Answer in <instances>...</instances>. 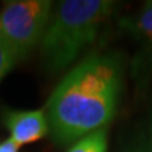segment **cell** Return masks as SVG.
<instances>
[{
	"label": "cell",
	"mask_w": 152,
	"mask_h": 152,
	"mask_svg": "<svg viewBox=\"0 0 152 152\" xmlns=\"http://www.w3.org/2000/svg\"><path fill=\"white\" fill-rule=\"evenodd\" d=\"M121 85V62L115 55L92 54L82 59L58 83L44 109L54 141L68 145L107 128L117 111Z\"/></svg>",
	"instance_id": "1"
},
{
	"label": "cell",
	"mask_w": 152,
	"mask_h": 152,
	"mask_svg": "<svg viewBox=\"0 0 152 152\" xmlns=\"http://www.w3.org/2000/svg\"><path fill=\"white\" fill-rule=\"evenodd\" d=\"M114 7L115 3L110 0L59 1L41 41L45 69L55 75L72 65L82 51L97 38Z\"/></svg>",
	"instance_id": "2"
},
{
	"label": "cell",
	"mask_w": 152,
	"mask_h": 152,
	"mask_svg": "<svg viewBox=\"0 0 152 152\" xmlns=\"http://www.w3.org/2000/svg\"><path fill=\"white\" fill-rule=\"evenodd\" d=\"M55 6L51 0H14L0 10V35L18 58H26L41 44L52 18Z\"/></svg>",
	"instance_id": "3"
},
{
	"label": "cell",
	"mask_w": 152,
	"mask_h": 152,
	"mask_svg": "<svg viewBox=\"0 0 152 152\" xmlns=\"http://www.w3.org/2000/svg\"><path fill=\"white\" fill-rule=\"evenodd\" d=\"M3 123L20 147L39 141L49 132L45 110H4Z\"/></svg>",
	"instance_id": "4"
},
{
	"label": "cell",
	"mask_w": 152,
	"mask_h": 152,
	"mask_svg": "<svg viewBox=\"0 0 152 152\" xmlns=\"http://www.w3.org/2000/svg\"><path fill=\"white\" fill-rule=\"evenodd\" d=\"M128 30L141 44L142 58L140 66L142 72H152V1L142 6L141 11L128 24Z\"/></svg>",
	"instance_id": "5"
},
{
	"label": "cell",
	"mask_w": 152,
	"mask_h": 152,
	"mask_svg": "<svg viewBox=\"0 0 152 152\" xmlns=\"http://www.w3.org/2000/svg\"><path fill=\"white\" fill-rule=\"evenodd\" d=\"M107 135H109L107 128L87 134L83 138L73 142L68 152H107V147H109Z\"/></svg>",
	"instance_id": "6"
},
{
	"label": "cell",
	"mask_w": 152,
	"mask_h": 152,
	"mask_svg": "<svg viewBox=\"0 0 152 152\" xmlns=\"http://www.w3.org/2000/svg\"><path fill=\"white\" fill-rule=\"evenodd\" d=\"M18 61H20V58L16 54V51L0 35V82L14 68V65Z\"/></svg>",
	"instance_id": "7"
},
{
	"label": "cell",
	"mask_w": 152,
	"mask_h": 152,
	"mask_svg": "<svg viewBox=\"0 0 152 152\" xmlns=\"http://www.w3.org/2000/svg\"><path fill=\"white\" fill-rule=\"evenodd\" d=\"M18 149H20V145H17L11 138L0 142V152H18Z\"/></svg>",
	"instance_id": "8"
},
{
	"label": "cell",
	"mask_w": 152,
	"mask_h": 152,
	"mask_svg": "<svg viewBox=\"0 0 152 152\" xmlns=\"http://www.w3.org/2000/svg\"><path fill=\"white\" fill-rule=\"evenodd\" d=\"M127 152H148L145 148H132V149H130V151Z\"/></svg>",
	"instance_id": "9"
}]
</instances>
